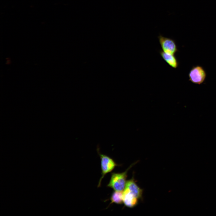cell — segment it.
<instances>
[{
	"label": "cell",
	"instance_id": "obj_1",
	"mask_svg": "<svg viewBox=\"0 0 216 216\" xmlns=\"http://www.w3.org/2000/svg\"><path fill=\"white\" fill-rule=\"evenodd\" d=\"M134 164H132L123 172L111 173L110 181L107 186L115 191H123L125 188L127 181L128 172Z\"/></svg>",
	"mask_w": 216,
	"mask_h": 216
},
{
	"label": "cell",
	"instance_id": "obj_8",
	"mask_svg": "<svg viewBox=\"0 0 216 216\" xmlns=\"http://www.w3.org/2000/svg\"><path fill=\"white\" fill-rule=\"evenodd\" d=\"M123 191L114 190L112 194L110 197V204L114 203L116 204H121L123 203Z\"/></svg>",
	"mask_w": 216,
	"mask_h": 216
},
{
	"label": "cell",
	"instance_id": "obj_5",
	"mask_svg": "<svg viewBox=\"0 0 216 216\" xmlns=\"http://www.w3.org/2000/svg\"><path fill=\"white\" fill-rule=\"evenodd\" d=\"M138 198L132 194L128 189L125 188L123 191V203L126 207L132 208L138 203Z\"/></svg>",
	"mask_w": 216,
	"mask_h": 216
},
{
	"label": "cell",
	"instance_id": "obj_2",
	"mask_svg": "<svg viewBox=\"0 0 216 216\" xmlns=\"http://www.w3.org/2000/svg\"><path fill=\"white\" fill-rule=\"evenodd\" d=\"M99 145L97 147V151L101 160V176L99 180L98 187L100 186L102 179L107 173L112 172L118 165L114 160L109 156L101 153L100 150Z\"/></svg>",
	"mask_w": 216,
	"mask_h": 216
},
{
	"label": "cell",
	"instance_id": "obj_6",
	"mask_svg": "<svg viewBox=\"0 0 216 216\" xmlns=\"http://www.w3.org/2000/svg\"><path fill=\"white\" fill-rule=\"evenodd\" d=\"M125 188L128 189L138 199H141L142 198L143 190L138 186L133 178L127 181Z\"/></svg>",
	"mask_w": 216,
	"mask_h": 216
},
{
	"label": "cell",
	"instance_id": "obj_3",
	"mask_svg": "<svg viewBox=\"0 0 216 216\" xmlns=\"http://www.w3.org/2000/svg\"><path fill=\"white\" fill-rule=\"evenodd\" d=\"M206 76L205 70L200 65L193 67L188 74L189 80L194 84L198 85L204 82Z\"/></svg>",
	"mask_w": 216,
	"mask_h": 216
},
{
	"label": "cell",
	"instance_id": "obj_7",
	"mask_svg": "<svg viewBox=\"0 0 216 216\" xmlns=\"http://www.w3.org/2000/svg\"><path fill=\"white\" fill-rule=\"evenodd\" d=\"M159 53L163 59L171 67L174 69L178 67L179 63L174 54L166 53L162 50H160Z\"/></svg>",
	"mask_w": 216,
	"mask_h": 216
},
{
	"label": "cell",
	"instance_id": "obj_4",
	"mask_svg": "<svg viewBox=\"0 0 216 216\" xmlns=\"http://www.w3.org/2000/svg\"><path fill=\"white\" fill-rule=\"evenodd\" d=\"M158 38L162 50L164 52L174 55L178 51L177 44L174 39L161 34L158 36Z\"/></svg>",
	"mask_w": 216,
	"mask_h": 216
}]
</instances>
